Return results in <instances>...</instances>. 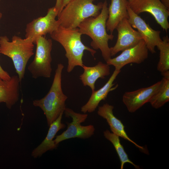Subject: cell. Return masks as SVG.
Instances as JSON below:
<instances>
[{
	"label": "cell",
	"instance_id": "cell-1",
	"mask_svg": "<svg viewBox=\"0 0 169 169\" xmlns=\"http://www.w3.org/2000/svg\"><path fill=\"white\" fill-rule=\"evenodd\" d=\"M107 5V0H105L99 14L95 17L85 19L78 27L82 35H86L91 38V46L94 50H100L106 62L111 58L108 42L114 37L112 33L108 34L107 32L106 22L108 17Z\"/></svg>",
	"mask_w": 169,
	"mask_h": 169
},
{
	"label": "cell",
	"instance_id": "cell-2",
	"mask_svg": "<svg viewBox=\"0 0 169 169\" xmlns=\"http://www.w3.org/2000/svg\"><path fill=\"white\" fill-rule=\"evenodd\" d=\"M50 34L51 38L60 44L65 51V56L68 60V73L71 72L76 66L83 67L84 64L82 59L85 50L90 52L93 57L96 52L82 42V34L78 28L69 29L59 26Z\"/></svg>",
	"mask_w": 169,
	"mask_h": 169
},
{
	"label": "cell",
	"instance_id": "cell-3",
	"mask_svg": "<svg viewBox=\"0 0 169 169\" xmlns=\"http://www.w3.org/2000/svg\"><path fill=\"white\" fill-rule=\"evenodd\" d=\"M64 65L58 64L55 70L51 86L43 98L33 101V105L40 107L45 115L49 126L54 121L66 108L65 101L68 97L62 88V74Z\"/></svg>",
	"mask_w": 169,
	"mask_h": 169
},
{
	"label": "cell",
	"instance_id": "cell-4",
	"mask_svg": "<svg viewBox=\"0 0 169 169\" xmlns=\"http://www.w3.org/2000/svg\"><path fill=\"white\" fill-rule=\"evenodd\" d=\"M34 44L28 38L14 35L11 41L6 36H0V54L11 59L21 82L24 78L26 66L33 55Z\"/></svg>",
	"mask_w": 169,
	"mask_h": 169
},
{
	"label": "cell",
	"instance_id": "cell-5",
	"mask_svg": "<svg viewBox=\"0 0 169 169\" xmlns=\"http://www.w3.org/2000/svg\"><path fill=\"white\" fill-rule=\"evenodd\" d=\"M93 0H71L58 15L59 26L67 29L78 28L85 19L95 17L100 12L103 3L97 4Z\"/></svg>",
	"mask_w": 169,
	"mask_h": 169
},
{
	"label": "cell",
	"instance_id": "cell-6",
	"mask_svg": "<svg viewBox=\"0 0 169 169\" xmlns=\"http://www.w3.org/2000/svg\"><path fill=\"white\" fill-rule=\"evenodd\" d=\"M36 48L35 57L28 67V69L35 79L43 77H50L52 72L51 51L52 41L44 36H40L36 40Z\"/></svg>",
	"mask_w": 169,
	"mask_h": 169
},
{
	"label": "cell",
	"instance_id": "cell-7",
	"mask_svg": "<svg viewBox=\"0 0 169 169\" xmlns=\"http://www.w3.org/2000/svg\"><path fill=\"white\" fill-rule=\"evenodd\" d=\"M64 112L66 117L72 118V121L70 123L66 122L67 129L56 136L54 141L56 145L67 139L75 138L85 139L90 138L94 134L95 129L93 125L82 126L81 125V123L85 121L88 114L76 113L68 108H66Z\"/></svg>",
	"mask_w": 169,
	"mask_h": 169
},
{
	"label": "cell",
	"instance_id": "cell-8",
	"mask_svg": "<svg viewBox=\"0 0 169 169\" xmlns=\"http://www.w3.org/2000/svg\"><path fill=\"white\" fill-rule=\"evenodd\" d=\"M58 13L54 7L49 8L45 16L33 19L28 23L25 30V38L31 39L34 44L39 37L51 34L59 26L56 18Z\"/></svg>",
	"mask_w": 169,
	"mask_h": 169
},
{
	"label": "cell",
	"instance_id": "cell-9",
	"mask_svg": "<svg viewBox=\"0 0 169 169\" xmlns=\"http://www.w3.org/2000/svg\"><path fill=\"white\" fill-rule=\"evenodd\" d=\"M128 4L136 14L148 13L152 15L157 23L166 32L169 29V9L160 0H131L128 1Z\"/></svg>",
	"mask_w": 169,
	"mask_h": 169
},
{
	"label": "cell",
	"instance_id": "cell-10",
	"mask_svg": "<svg viewBox=\"0 0 169 169\" xmlns=\"http://www.w3.org/2000/svg\"><path fill=\"white\" fill-rule=\"evenodd\" d=\"M115 29L118 33L117 39L115 45L110 48L111 57L120 51L135 46L143 39L139 32L133 29L127 19L122 20Z\"/></svg>",
	"mask_w": 169,
	"mask_h": 169
},
{
	"label": "cell",
	"instance_id": "cell-11",
	"mask_svg": "<svg viewBox=\"0 0 169 169\" xmlns=\"http://www.w3.org/2000/svg\"><path fill=\"white\" fill-rule=\"evenodd\" d=\"M148 50L143 39L135 46L125 49L117 57L106 61L109 65L120 70L125 65L130 63L140 64L148 57Z\"/></svg>",
	"mask_w": 169,
	"mask_h": 169
},
{
	"label": "cell",
	"instance_id": "cell-12",
	"mask_svg": "<svg viewBox=\"0 0 169 169\" xmlns=\"http://www.w3.org/2000/svg\"><path fill=\"white\" fill-rule=\"evenodd\" d=\"M127 10L129 15L128 20L130 24L141 35L148 51L152 54L155 53V47L162 41L160 37L161 31L151 28L148 23L132 10L128 3Z\"/></svg>",
	"mask_w": 169,
	"mask_h": 169
},
{
	"label": "cell",
	"instance_id": "cell-13",
	"mask_svg": "<svg viewBox=\"0 0 169 169\" xmlns=\"http://www.w3.org/2000/svg\"><path fill=\"white\" fill-rule=\"evenodd\" d=\"M161 83V80L149 87L125 92L122 96V101L128 111L134 112L145 104L149 102L158 89Z\"/></svg>",
	"mask_w": 169,
	"mask_h": 169
},
{
	"label": "cell",
	"instance_id": "cell-14",
	"mask_svg": "<svg viewBox=\"0 0 169 169\" xmlns=\"http://www.w3.org/2000/svg\"><path fill=\"white\" fill-rule=\"evenodd\" d=\"M114 108V106L111 105L108 103L105 104L99 107L97 114L106 120L113 133L131 142L143 152L148 154V151L146 148L139 145L128 136L125 130V126L121 120L113 114Z\"/></svg>",
	"mask_w": 169,
	"mask_h": 169
},
{
	"label": "cell",
	"instance_id": "cell-15",
	"mask_svg": "<svg viewBox=\"0 0 169 169\" xmlns=\"http://www.w3.org/2000/svg\"><path fill=\"white\" fill-rule=\"evenodd\" d=\"M120 70L115 69L113 74L105 84L99 89L92 91L91 95L87 102L81 108V111L84 113H91L95 111L102 100H105L110 92L115 90L118 85L113 87V83Z\"/></svg>",
	"mask_w": 169,
	"mask_h": 169
},
{
	"label": "cell",
	"instance_id": "cell-16",
	"mask_svg": "<svg viewBox=\"0 0 169 169\" xmlns=\"http://www.w3.org/2000/svg\"><path fill=\"white\" fill-rule=\"evenodd\" d=\"M20 83L17 75L12 76L8 80L0 78V103H4L9 109L19 100Z\"/></svg>",
	"mask_w": 169,
	"mask_h": 169
},
{
	"label": "cell",
	"instance_id": "cell-17",
	"mask_svg": "<svg viewBox=\"0 0 169 169\" xmlns=\"http://www.w3.org/2000/svg\"><path fill=\"white\" fill-rule=\"evenodd\" d=\"M127 0H111L108 8V17L106 22V30L111 33L123 19H128Z\"/></svg>",
	"mask_w": 169,
	"mask_h": 169
},
{
	"label": "cell",
	"instance_id": "cell-18",
	"mask_svg": "<svg viewBox=\"0 0 169 169\" xmlns=\"http://www.w3.org/2000/svg\"><path fill=\"white\" fill-rule=\"evenodd\" d=\"M83 73L79 76V79L84 86H88L93 91L95 90V83L99 78L104 79L110 74V65L99 61L95 66H83Z\"/></svg>",
	"mask_w": 169,
	"mask_h": 169
},
{
	"label": "cell",
	"instance_id": "cell-19",
	"mask_svg": "<svg viewBox=\"0 0 169 169\" xmlns=\"http://www.w3.org/2000/svg\"><path fill=\"white\" fill-rule=\"evenodd\" d=\"M63 113H61L58 118L50 125L45 138L32 152L31 155L34 158L40 156L47 151L53 150L57 147L58 145L55 144L53 139L59 131L66 127V125L61 122Z\"/></svg>",
	"mask_w": 169,
	"mask_h": 169
},
{
	"label": "cell",
	"instance_id": "cell-20",
	"mask_svg": "<svg viewBox=\"0 0 169 169\" xmlns=\"http://www.w3.org/2000/svg\"><path fill=\"white\" fill-rule=\"evenodd\" d=\"M162 75L160 87L149 102L155 109L161 108L169 101V73Z\"/></svg>",
	"mask_w": 169,
	"mask_h": 169
},
{
	"label": "cell",
	"instance_id": "cell-21",
	"mask_svg": "<svg viewBox=\"0 0 169 169\" xmlns=\"http://www.w3.org/2000/svg\"><path fill=\"white\" fill-rule=\"evenodd\" d=\"M103 134L105 137L112 143L116 150L120 161L121 169H123L125 164L126 163L132 164L136 169H140L139 166L135 164L129 158L120 142L119 136L112 132L111 133L108 130L105 131Z\"/></svg>",
	"mask_w": 169,
	"mask_h": 169
},
{
	"label": "cell",
	"instance_id": "cell-22",
	"mask_svg": "<svg viewBox=\"0 0 169 169\" xmlns=\"http://www.w3.org/2000/svg\"><path fill=\"white\" fill-rule=\"evenodd\" d=\"M156 47L160 51L157 70L162 74L169 72V39L168 36L164 37Z\"/></svg>",
	"mask_w": 169,
	"mask_h": 169
},
{
	"label": "cell",
	"instance_id": "cell-23",
	"mask_svg": "<svg viewBox=\"0 0 169 169\" xmlns=\"http://www.w3.org/2000/svg\"><path fill=\"white\" fill-rule=\"evenodd\" d=\"M11 77L9 74L3 69L0 64V78L3 80H8L10 79Z\"/></svg>",
	"mask_w": 169,
	"mask_h": 169
},
{
	"label": "cell",
	"instance_id": "cell-24",
	"mask_svg": "<svg viewBox=\"0 0 169 169\" xmlns=\"http://www.w3.org/2000/svg\"><path fill=\"white\" fill-rule=\"evenodd\" d=\"M63 0H56L55 6L54 7L55 10L58 13V15L62 10V7Z\"/></svg>",
	"mask_w": 169,
	"mask_h": 169
},
{
	"label": "cell",
	"instance_id": "cell-25",
	"mask_svg": "<svg viewBox=\"0 0 169 169\" xmlns=\"http://www.w3.org/2000/svg\"><path fill=\"white\" fill-rule=\"evenodd\" d=\"M162 3L165 7L169 9V0H160Z\"/></svg>",
	"mask_w": 169,
	"mask_h": 169
},
{
	"label": "cell",
	"instance_id": "cell-26",
	"mask_svg": "<svg viewBox=\"0 0 169 169\" xmlns=\"http://www.w3.org/2000/svg\"><path fill=\"white\" fill-rule=\"evenodd\" d=\"M71 0H63L62 7V10L63 8L66 5V4Z\"/></svg>",
	"mask_w": 169,
	"mask_h": 169
},
{
	"label": "cell",
	"instance_id": "cell-27",
	"mask_svg": "<svg viewBox=\"0 0 169 169\" xmlns=\"http://www.w3.org/2000/svg\"><path fill=\"white\" fill-rule=\"evenodd\" d=\"M2 15H3L2 13L0 11V20L1 19V18L2 17Z\"/></svg>",
	"mask_w": 169,
	"mask_h": 169
},
{
	"label": "cell",
	"instance_id": "cell-28",
	"mask_svg": "<svg viewBox=\"0 0 169 169\" xmlns=\"http://www.w3.org/2000/svg\"><path fill=\"white\" fill-rule=\"evenodd\" d=\"M128 1H131V0H127Z\"/></svg>",
	"mask_w": 169,
	"mask_h": 169
},
{
	"label": "cell",
	"instance_id": "cell-29",
	"mask_svg": "<svg viewBox=\"0 0 169 169\" xmlns=\"http://www.w3.org/2000/svg\"><path fill=\"white\" fill-rule=\"evenodd\" d=\"M93 0V1H94V0Z\"/></svg>",
	"mask_w": 169,
	"mask_h": 169
},
{
	"label": "cell",
	"instance_id": "cell-30",
	"mask_svg": "<svg viewBox=\"0 0 169 169\" xmlns=\"http://www.w3.org/2000/svg\"><path fill=\"white\" fill-rule=\"evenodd\" d=\"M0 1H1V0H0Z\"/></svg>",
	"mask_w": 169,
	"mask_h": 169
}]
</instances>
